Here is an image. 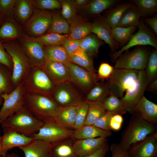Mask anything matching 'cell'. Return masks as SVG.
Masks as SVG:
<instances>
[{
	"instance_id": "cell-27",
	"label": "cell",
	"mask_w": 157,
	"mask_h": 157,
	"mask_svg": "<svg viewBox=\"0 0 157 157\" xmlns=\"http://www.w3.org/2000/svg\"><path fill=\"white\" fill-rule=\"evenodd\" d=\"M43 47L46 59L67 66L71 63L69 55L62 45H43Z\"/></svg>"
},
{
	"instance_id": "cell-35",
	"label": "cell",
	"mask_w": 157,
	"mask_h": 157,
	"mask_svg": "<svg viewBox=\"0 0 157 157\" xmlns=\"http://www.w3.org/2000/svg\"><path fill=\"white\" fill-rule=\"evenodd\" d=\"M87 102L89 107L84 125H94L106 113V111L102 102Z\"/></svg>"
},
{
	"instance_id": "cell-42",
	"label": "cell",
	"mask_w": 157,
	"mask_h": 157,
	"mask_svg": "<svg viewBox=\"0 0 157 157\" xmlns=\"http://www.w3.org/2000/svg\"><path fill=\"white\" fill-rule=\"evenodd\" d=\"M103 104L106 111L115 114L122 115L127 112L120 99L114 95H110L104 100Z\"/></svg>"
},
{
	"instance_id": "cell-37",
	"label": "cell",
	"mask_w": 157,
	"mask_h": 157,
	"mask_svg": "<svg viewBox=\"0 0 157 157\" xmlns=\"http://www.w3.org/2000/svg\"><path fill=\"white\" fill-rule=\"evenodd\" d=\"M138 29V27L135 26L123 27L117 26L112 28V35L113 39L122 47L127 44L131 36Z\"/></svg>"
},
{
	"instance_id": "cell-56",
	"label": "cell",
	"mask_w": 157,
	"mask_h": 157,
	"mask_svg": "<svg viewBox=\"0 0 157 157\" xmlns=\"http://www.w3.org/2000/svg\"><path fill=\"white\" fill-rule=\"evenodd\" d=\"M74 1L78 8L86 7L91 1V0H75Z\"/></svg>"
},
{
	"instance_id": "cell-17",
	"label": "cell",
	"mask_w": 157,
	"mask_h": 157,
	"mask_svg": "<svg viewBox=\"0 0 157 157\" xmlns=\"http://www.w3.org/2000/svg\"><path fill=\"white\" fill-rule=\"evenodd\" d=\"M5 129L1 136V156H3L8 151L15 147L19 148L26 145L34 140L31 137L21 134L10 129Z\"/></svg>"
},
{
	"instance_id": "cell-54",
	"label": "cell",
	"mask_w": 157,
	"mask_h": 157,
	"mask_svg": "<svg viewBox=\"0 0 157 157\" xmlns=\"http://www.w3.org/2000/svg\"><path fill=\"white\" fill-rule=\"evenodd\" d=\"M109 145L107 142L95 152L82 157H106V154L109 150Z\"/></svg>"
},
{
	"instance_id": "cell-45",
	"label": "cell",
	"mask_w": 157,
	"mask_h": 157,
	"mask_svg": "<svg viewBox=\"0 0 157 157\" xmlns=\"http://www.w3.org/2000/svg\"><path fill=\"white\" fill-rule=\"evenodd\" d=\"M89 107L88 103L85 101L79 106L73 129H79L84 125Z\"/></svg>"
},
{
	"instance_id": "cell-44",
	"label": "cell",
	"mask_w": 157,
	"mask_h": 157,
	"mask_svg": "<svg viewBox=\"0 0 157 157\" xmlns=\"http://www.w3.org/2000/svg\"><path fill=\"white\" fill-rule=\"evenodd\" d=\"M62 8L61 15L65 19L69 22L77 15L78 8L74 0H58Z\"/></svg>"
},
{
	"instance_id": "cell-13",
	"label": "cell",
	"mask_w": 157,
	"mask_h": 157,
	"mask_svg": "<svg viewBox=\"0 0 157 157\" xmlns=\"http://www.w3.org/2000/svg\"><path fill=\"white\" fill-rule=\"evenodd\" d=\"M149 84L145 69L139 71L138 78L132 85L126 91L125 94L120 98L127 112L132 114L142 97Z\"/></svg>"
},
{
	"instance_id": "cell-30",
	"label": "cell",
	"mask_w": 157,
	"mask_h": 157,
	"mask_svg": "<svg viewBox=\"0 0 157 157\" xmlns=\"http://www.w3.org/2000/svg\"><path fill=\"white\" fill-rule=\"evenodd\" d=\"M74 140L71 137L52 145L51 157H79L73 149Z\"/></svg>"
},
{
	"instance_id": "cell-63",
	"label": "cell",
	"mask_w": 157,
	"mask_h": 157,
	"mask_svg": "<svg viewBox=\"0 0 157 157\" xmlns=\"http://www.w3.org/2000/svg\"></svg>"
},
{
	"instance_id": "cell-22",
	"label": "cell",
	"mask_w": 157,
	"mask_h": 157,
	"mask_svg": "<svg viewBox=\"0 0 157 157\" xmlns=\"http://www.w3.org/2000/svg\"><path fill=\"white\" fill-rule=\"evenodd\" d=\"M52 147L45 141L35 140L19 148L23 152L25 157H51Z\"/></svg>"
},
{
	"instance_id": "cell-31",
	"label": "cell",
	"mask_w": 157,
	"mask_h": 157,
	"mask_svg": "<svg viewBox=\"0 0 157 157\" xmlns=\"http://www.w3.org/2000/svg\"><path fill=\"white\" fill-rule=\"evenodd\" d=\"M104 44L103 41L92 33L81 39L79 47L89 56L93 58L97 55L99 47Z\"/></svg>"
},
{
	"instance_id": "cell-51",
	"label": "cell",
	"mask_w": 157,
	"mask_h": 157,
	"mask_svg": "<svg viewBox=\"0 0 157 157\" xmlns=\"http://www.w3.org/2000/svg\"><path fill=\"white\" fill-rule=\"evenodd\" d=\"M0 63L5 65L12 72L13 64L12 59L6 51L3 43L1 41H0Z\"/></svg>"
},
{
	"instance_id": "cell-40",
	"label": "cell",
	"mask_w": 157,
	"mask_h": 157,
	"mask_svg": "<svg viewBox=\"0 0 157 157\" xmlns=\"http://www.w3.org/2000/svg\"><path fill=\"white\" fill-rule=\"evenodd\" d=\"M69 36V34L46 33L38 37H31L43 45H62Z\"/></svg>"
},
{
	"instance_id": "cell-50",
	"label": "cell",
	"mask_w": 157,
	"mask_h": 157,
	"mask_svg": "<svg viewBox=\"0 0 157 157\" xmlns=\"http://www.w3.org/2000/svg\"><path fill=\"white\" fill-rule=\"evenodd\" d=\"M81 40L74 39L69 36L62 45L70 56L80 48Z\"/></svg>"
},
{
	"instance_id": "cell-6",
	"label": "cell",
	"mask_w": 157,
	"mask_h": 157,
	"mask_svg": "<svg viewBox=\"0 0 157 157\" xmlns=\"http://www.w3.org/2000/svg\"><path fill=\"white\" fill-rule=\"evenodd\" d=\"M139 70L114 68L107 82L110 95L121 98L137 80Z\"/></svg>"
},
{
	"instance_id": "cell-57",
	"label": "cell",
	"mask_w": 157,
	"mask_h": 157,
	"mask_svg": "<svg viewBox=\"0 0 157 157\" xmlns=\"http://www.w3.org/2000/svg\"><path fill=\"white\" fill-rule=\"evenodd\" d=\"M146 90L154 92L157 90V78L149 83Z\"/></svg>"
},
{
	"instance_id": "cell-33",
	"label": "cell",
	"mask_w": 157,
	"mask_h": 157,
	"mask_svg": "<svg viewBox=\"0 0 157 157\" xmlns=\"http://www.w3.org/2000/svg\"><path fill=\"white\" fill-rule=\"evenodd\" d=\"M71 62L93 73H96L92 58L80 48L70 56Z\"/></svg>"
},
{
	"instance_id": "cell-59",
	"label": "cell",
	"mask_w": 157,
	"mask_h": 157,
	"mask_svg": "<svg viewBox=\"0 0 157 157\" xmlns=\"http://www.w3.org/2000/svg\"><path fill=\"white\" fill-rule=\"evenodd\" d=\"M6 18L5 16L0 12V26Z\"/></svg>"
},
{
	"instance_id": "cell-43",
	"label": "cell",
	"mask_w": 157,
	"mask_h": 157,
	"mask_svg": "<svg viewBox=\"0 0 157 157\" xmlns=\"http://www.w3.org/2000/svg\"><path fill=\"white\" fill-rule=\"evenodd\" d=\"M145 69L146 78L149 83L157 77V50L155 49L150 54Z\"/></svg>"
},
{
	"instance_id": "cell-25",
	"label": "cell",
	"mask_w": 157,
	"mask_h": 157,
	"mask_svg": "<svg viewBox=\"0 0 157 157\" xmlns=\"http://www.w3.org/2000/svg\"><path fill=\"white\" fill-rule=\"evenodd\" d=\"M35 9V0H16L14 19L20 25H23L31 16Z\"/></svg>"
},
{
	"instance_id": "cell-1",
	"label": "cell",
	"mask_w": 157,
	"mask_h": 157,
	"mask_svg": "<svg viewBox=\"0 0 157 157\" xmlns=\"http://www.w3.org/2000/svg\"><path fill=\"white\" fill-rule=\"evenodd\" d=\"M132 114V116L118 144L122 149L126 151L131 145L157 132V125L147 122L136 113Z\"/></svg>"
},
{
	"instance_id": "cell-23",
	"label": "cell",
	"mask_w": 157,
	"mask_h": 157,
	"mask_svg": "<svg viewBox=\"0 0 157 157\" xmlns=\"http://www.w3.org/2000/svg\"><path fill=\"white\" fill-rule=\"evenodd\" d=\"M69 36L75 39H83L92 33V23L76 15L69 22Z\"/></svg>"
},
{
	"instance_id": "cell-32",
	"label": "cell",
	"mask_w": 157,
	"mask_h": 157,
	"mask_svg": "<svg viewBox=\"0 0 157 157\" xmlns=\"http://www.w3.org/2000/svg\"><path fill=\"white\" fill-rule=\"evenodd\" d=\"M110 95L107 82H97L86 94L84 99L87 102H99L103 103Z\"/></svg>"
},
{
	"instance_id": "cell-62",
	"label": "cell",
	"mask_w": 157,
	"mask_h": 157,
	"mask_svg": "<svg viewBox=\"0 0 157 157\" xmlns=\"http://www.w3.org/2000/svg\"><path fill=\"white\" fill-rule=\"evenodd\" d=\"M1 156L0 155V157H1Z\"/></svg>"
},
{
	"instance_id": "cell-52",
	"label": "cell",
	"mask_w": 157,
	"mask_h": 157,
	"mask_svg": "<svg viewBox=\"0 0 157 157\" xmlns=\"http://www.w3.org/2000/svg\"><path fill=\"white\" fill-rule=\"evenodd\" d=\"M111 157H130L127 151L122 149L118 144L113 143L110 147Z\"/></svg>"
},
{
	"instance_id": "cell-26",
	"label": "cell",
	"mask_w": 157,
	"mask_h": 157,
	"mask_svg": "<svg viewBox=\"0 0 157 157\" xmlns=\"http://www.w3.org/2000/svg\"><path fill=\"white\" fill-rule=\"evenodd\" d=\"M112 133L111 131L103 130L93 125H85L74 130L71 138L74 140L99 137L107 138L111 135Z\"/></svg>"
},
{
	"instance_id": "cell-28",
	"label": "cell",
	"mask_w": 157,
	"mask_h": 157,
	"mask_svg": "<svg viewBox=\"0 0 157 157\" xmlns=\"http://www.w3.org/2000/svg\"><path fill=\"white\" fill-rule=\"evenodd\" d=\"M134 5L130 1L118 4L109 9V11L104 17L112 28L117 26L120 19L126 11Z\"/></svg>"
},
{
	"instance_id": "cell-38",
	"label": "cell",
	"mask_w": 157,
	"mask_h": 157,
	"mask_svg": "<svg viewBox=\"0 0 157 157\" xmlns=\"http://www.w3.org/2000/svg\"><path fill=\"white\" fill-rule=\"evenodd\" d=\"M141 17L137 7L135 5L127 10L118 23L117 26L123 27H138Z\"/></svg>"
},
{
	"instance_id": "cell-61",
	"label": "cell",
	"mask_w": 157,
	"mask_h": 157,
	"mask_svg": "<svg viewBox=\"0 0 157 157\" xmlns=\"http://www.w3.org/2000/svg\"><path fill=\"white\" fill-rule=\"evenodd\" d=\"M1 136H0V155L1 156Z\"/></svg>"
},
{
	"instance_id": "cell-18",
	"label": "cell",
	"mask_w": 157,
	"mask_h": 157,
	"mask_svg": "<svg viewBox=\"0 0 157 157\" xmlns=\"http://www.w3.org/2000/svg\"><path fill=\"white\" fill-rule=\"evenodd\" d=\"M127 151L130 157H157V132L131 145Z\"/></svg>"
},
{
	"instance_id": "cell-12",
	"label": "cell",
	"mask_w": 157,
	"mask_h": 157,
	"mask_svg": "<svg viewBox=\"0 0 157 157\" xmlns=\"http://www.w3.org/2000/svg\"><path fill=\"white\" fill-rule=\"evenodd\" d=\"M25 94L22 83L10 92L0 95L3 101L0 109V124L23 108Z\"/></svg>"
},
{
	"instance_id": "cell-14",
	"label": "cell",
	"mask_w": 157,
	"mask_h": 157,
	"mask_svg": "<svg viewBox=\"0 0 157 157\" xmlns=\"http://www.w3.org/2000/svg\"><path fill=\"white\" fill-rule=\"evenodd\" d=\"M69 80L80 92L86 94L99 80L97 74L71 63L68 66Z\"/></svg>"
},
{
	"instance_id": "cell-5",
	"label": "cell",
	"mask_w": 157,
	"mask_h": 157,
	"mask_svg": "<svg viewBox=\"0 0 157 157\" xmlns=\"http://www.w3.org/2000/svg\"><path fill=\"white\" fill-rule=\"evenodd\" d=\"M43 123V121L36 118L24 107L1 124L3 129L31 137L38 131Z\"/></svg>"
},
{
	"instance_id": "cell-20",
	"label": "cell",
	"mask_w": 157,
	"mask_h": 157,
	"mask_svg": "<svg viewBox=\"0 0 157 157\" xmlns=\"http://www.w3.org/2000/svg\"><path fill=\"white\" fill-rule=\"evenodd\" d=\"M26 35L14 19L5 18L0 26V41L18 40Z\"/></svg>"
},
{
	"instance_id": "cell-41",
	"label": "cell",
	"mask_w": 157,
	"mask_h": 157,
	"mask_svg": "<svg viewBox=\"0 0 157 157\" xmlns=\"http://www.w3.org/2000/svg\"><path fill=\"white\" fill-rule=\"evenodd\" d=\"M137 7L141 17L151 15L157 11V0H131Z\"/></svg>"
},
{
	"instance_id": "cell-39",
	"label": "cell",
	"mask_w": 157,
	"mask_h": 157,
	"mask_svg": "<svg viewBox=\"0 0 157 157\" xmlns=\"http://www.w3.org/2000/svg\"><path fill=\"white\" fill-rule=\"evenodd\" d=\"M12 72L0 63V96L12 91L14 88L12 82Z\"/></svg>"
},
{
	"instance_id": "cell-58",
	"label": "cell",
	"mask_w": 157,
	"mask_h": 157,
	"mask_svg": "<svg viewBox=\"0 0 157 157\" xmlns=\"http://www.w3.org/2000/svg\"><path fill=\"white\" fill-rule=\"evenodd\" d=\"M1 157H19V155L15 153H7L5 155L1 156Z\"/></svg>"
},
{
	"instance_id": "cell-47",
	"label": "cell",
	"mask_w": 157,
	"mask_h": 157,
	"mask_svg": "<svg viewBox=\"0 0 157 157\" xmlns=\"http://www.w3.org/2000/svg\"><path fill=\"white\" fill-rule=\"evenodd\" d=\"M35 9L40 10H53L61 8V4L57 0H35Z\"/></svg>"
},
{
	"instance_id": "cell-49",
	"label": "cell",
	"mask_w": 157,
	"mask_h": 157,
	"mask_svg": "<svg viewBox=\"0 0 157 157\" xmlns=\"http://www.w3.org/2000/svg\"><path fill=\"white\" fill-rule=\"evenodd\" d=\"M114 115L112 113L106 111L93 125L103 130L111 131L110 126V121L111 117Z\"/></svg>"
},
{
	"instance_id": "cell-36",
	"label": "cell",
	"mask_w": 157,
	"mask_h": 157,
	"mask_svg": "<svg viewBox=\"0 0 157 157\" xmlns=\"http://www.w3.org/2000/svg\"><path fill=\"white\" fill-rule=\"evenodd\" d=\"M69 22L59 13H53L51 26L46 33L69 34Z\"/></svg>"
},
{
	"instance_id": "cell-46",
	"label": "cell",
	"mask_w": 157,
	"mask_h": 157,
	"mask_svg": "<svg viewBox=\"0 0 157 157\" xmlns=\"http://www.w3.org/2000/svg\"><path fill=\"white\" fill-rule=\"evenodd\" d=\"M16 0H0V12L6 18L14 19Z\"/></svg>"
},
{
	"instance_id": "cell-7",
	"label": "cell",
	"mask_w": 157,
	"mask_h": 157,
	"mask_svg": "<svg viewBox=\"0 0 157 157\" xmlns=\"http://www.w3.org/2000/svg\"><path fill=\"white\" fill-rule=\"evenodd\" d=\"M43 122L38 131L31 137L34 140H41L52 145L71 137L74 130L62 126L53 119Z\"/></svg>"
},
{
	"instance_id": "cell-60",
	"label": "cell",
	"mask_w": 157,
	"mask_h": 157,
	"mask_svg": "<svg viewBox=\"0 0 157 157\" xmlns=\"http://www.w3.org/2000/svg\"><path fill=\"white\" fill-rule=\"evenodd\" d=\"M3 99L0 97V107L2 105V104L3 103Z\"/></svg>"
},
{
	"instance_id": "cell-11",
	"label": "cell",
	"mask_w": 157,
	"mask_h": 157,
	"mask_svg": "<svg viewBox=\"0 0 157 157\" xmlns=\"http://www.w3.org/2000/svg\"><path fill=\"white\" fill-rule=\"evenodd\" d=\"M150 53L144 47L139 46L121 55L115 62L114 68L129 70L145 69Z\"/></svg>"
},
{
	"instance_id": "cell-53",
	"label": "cell",
	"mask_w": 157,
	"mask_h": 157,
	"mask_svg": "<svg viewBox=\"0 0 157 157\" xmlns=\"http://www.w3.org/2000/svg\"><path fill=\"white\" fill-rule=\"evenodd\" d=\"M123 121L122 115L119 114H115L111 117L110 126L111 130L117 131L121 129Z\"/></svg>"
},
{
	"instance_id": "cell-8",
	"label": "cell",
	"mask_w": 157,
	"mask_h": 157,
	"mask_svg": "<svg viewBox=\"0 0 157 157\" xmlns=\"http://www.w3.org/2000/svg\"><path fill=\"white\" fill-rule=\"evenodd\" d=\"M51 97L62 108L78 106L85 101L83 94L69 81L56 85Z\"/></svg>"
},
{
	"instance_id": "cell-21",
	"label": "cell",
	"mask_w": 157,
	"mask_h": 157,
	"mask_svg": "<svg viewBox=\"0 0 157 157\" xmlns=\"http://www.w3.org/2000/svg\"><path fill=\"white\" fill-rule=\"evenodd\" d=\"M43 68L56 86L69 80L68 66L63 64L46 59Z\"/></svg>"
},
{
	"instance_id": "cell-10",
	"label": "cell",
	"mask_w": 157,
	"mask_h": 157,
	"mask_svg": "<svg viewBox=\"0 0 157 157\" xmlns=\"http://www.w3.org/2000/svg\"><path fill=\"white\" fill-rule=\"evenodd\" d=\"M52 15L51 12L35 9L31 16L23 25L25 33L34 38L46 33L51 26Z\"/></svg>"
},
{
	"instance_id": "cell-2",
	"label": "cell",
	"mask_w": 157,
	"mask_h": 157,
	"mask_svg": "<svg viewBox=\"0 0 157 157\" xmlns=\"http://www.w3.org/2000/svg\"><path fill=\"white\" fill-rule=\"evenodd\" d=\"M24 107L36 118L41 121L54 119L58 115L60 107L51 97L25 93Z\"/></svg>"
},
{
	"instance_id": "cell-34",
	"label": "cell",
	"mask_w": 157,
	"mask_h": 157,
	"mask_svg": "<svg viewBox=\"0 0 157 157\" xmlns=\"http://www.w3.org/2000/svg\"><path fill=\"white\" fill-rule=\"evenodd\" d=\"M119 2L117 0H91L86 6V10L88 13L93 17L104 11L114 7Z\"/></svg>"
},
{
	"instance_id": "cell-19",
	"label": "cell",
	"mask_w": 157,
	"mask_h": 157,
	"mask_svg": "<svg viewBox=\"0 0 157 157\" xmlns=\"http://www.w3.org/2000/svg\"><path fill=\"white\" fill-rule=\"evenodd\" d=\"M108 142L107 138L99 137L75 140L74 149L79 157H82L95 152Z\"/></svg>"
},
{
	"instance_id": "cell-48",
	"label": "cell",
	"mask_w": 157,
	"mask_h": 157,
	"mask_svg": "<svg viewBox=\"0 0 157 157\" xmlns=\"http://www.w3.org/2000/svg\"><path fill=\"white\" fill-rule=\"evenodd\" d=\"M114 67L107 63L103 62L100 65L97 74L99 79L108 80L112 74Z\"/></svg>"
},
{
	"instance_id": "cell-9",
	"label": "cell",
	"mask_w": 157,
	"mask_h": 157,
	"mask_svg": "<svg viewBox=\"0 0 157 157\" xmlns=\"http://www.w3.org/2000/svg\"><path fill=\"white\" fill-rule=\"evenodd\" d=\"M137 32L132 35L126 44L110 54L113 62H115L123 52L133 47L149 45L157 50L156 38L142 20H140Z\"/></svg>"
},
{
	"instance_id": "cell-15",
	"label": "cell",
	"mask_w": 157,
	"mask_h": 157,
	"mask_svg": "<svg viewBox=\"0 0 157 157\" xmlns=\"http://www.w3.org/2000/svg\"><path fill=\"white\" fill-rule=\"evenodd\" d=\"M17 40L32 67H43L46 60L43 45L27 35Z\"/></svg>"
},
{
	"instance_id": "cell-24",
	"label": "cell",
	"mask_w": 157,
	"mask_h": 157,
	"mask_svg": "<svg viewBox=\"0 0 157 157\" xmlns=\"http://www.w3.org/2000/svg\"><path fill=\"white\" fill-rule=\"evenodd\" d=\"M134 112L138 114L147 122L157 125V105L144 95L136 105L132 113Z\"/></svg>"
},
{
	"instance_id": "cell-16",
	"label": "cell",
	"mask_w": 157,
	"mask_h": 157,
	"mask_svg": "<svg viewBox=\"0 0 157 157\" xmlns=\"http://www.w3.org/2000/svg\"><path fill=\"white\" fill-rule=\"evenodd\" d=\"M92 23V33L108 45L112 53L117 51L120 46L113 39L112 28L104 17L100 14L97 15L93 17Z\"/></svg>"
},
{
	"instance_id": "cell-29",
	"label": "cell",
	"mask_w": 157,
	"mask_h": 157,
	"mask_svg": "<svg viewBox=\"0 0 157 157\" xmlns=\"http://www.w3.org/2000/svg\"><path fill=\"white\" fill-rule=\"evenodd\" d=\"M79 106L61 107L58 115L53 119L65 127L73 129Z\"/></svg>"
},
{
	"instance_id": "cell-55",
	"label": "cell",
	"mask_w": 157,
	"mask_h": 157,
	"mask_svg": "<svg viewBox=\"0 0 157 157\" xmlns=\"http://www.w3.org/2000/svg\"><path fill=\"white\" fill-rule=\"evenodd\" d=\"M142 20L146 24L148 25L151 28L156 35L157 34V15L151 17L144 18Z\"/></svg>"
},
{
	"instance_id": "cell-4",
	"label": "cell",
	"mask_w": 157,
	"mask_h": 157,
	"mask_svg": "<svg viewBox=\"0 0 157 157\" xmlns=\"http://www.w3.org/2000/svg\"><path fill=\"white\" fill-rule=\"evenodd\" d=\"M13 64L12 82L15 89L22 83L32 67L17 40L2 43Z\"/></svg>"
},
{
	"instance_id": "cell-3",
	"label": "cell",
	"mask_w": 157,
	"mask_h": 157,
	"mask_svg": "<svg viewBox=\"0 0 157 157\" xmlns=\"http://www.w3.org/2000/svg\"><path fill=\"white\" fill-rule=\"evenodd\" d=\"M22 83L25 93L51 97L56 86L43 67H32Z\"/></svg>"
}]
</instances>
